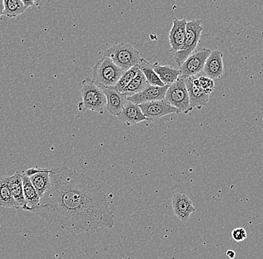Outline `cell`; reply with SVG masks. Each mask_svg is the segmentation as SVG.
I'll list each match as a JSON object with an SVG mask.
<instances>
[{
  "label": "cell",
  "mask_w": 263,
  "mask_h": 259,
  "mask_svg": "<svg viewBox=\"0 0 263 259\" xmlns=\"http://www.w3.org/2000/svg\"><path fill=\"white\" fill-rule=\"evenodd\" d=\"M50 180L40 206L30 212L72 232L115 226L106 194L95 180L65 165L51 169Z\"/></svg>",
  "instance_id": "cell-1"
},
{
  "label": "cell",
  "mask_w": 263,
  "mask_h": 259,
  "mask_svg": "<svg viewBox=\"0 0 263 259\" xmlns=\"http://www.w3.org/2000/svg\"><path fill=\"white\" fill-rule=\"evenodd\" d=\"M82 102L78 104L79 111H91L103 114L106 111L107 99L104 91L95 85L90 78L82 82Z\"/></svg>",
  "instance_id": "cell-2"
},
{
  "label": "cell",
  "mask_w": 263,
  "mask_h": 259,
  "mask_svg": "<svg viewBox=\"0 0 263 259\" xmlns=\"http://www.w3.org/2000/svg\"><path fill=\"white\" fill-rule=\"evenodd\" d=\"M123 73L124 71L117 66L111 59L102 56L93 67L91 80L103 90L114 88Z\"/></svg>",
  "instance_id": "cell-3"
},
{
  "label": "cell",
  "mask_w": 263,
  "mask_h": 259,
  "mask_svg": "<svg viewBox=\"0 0 263 259\" xmlns=\"http://www.w3.org/2000/svg\"><path fill=\"white\" fill-rule=\"evenodd\" d=\"M103 56L111 59L124 72L139 65L142 59L139 51L126 43L115 44L105 51Z\"/></svg>",
  "instance_id": "cell-4"
},
{
  "label": "cell",
  "mask_w": 263,
  "mask_h": 259,
  "mask_svg": "<svg viewBox=\"0 0 263 259\" xmlns=\"http://www.w3.org/2000/svg\"><path fill=\"white\" fill-rule=\"evenodd\" d=\"M203 26L201 19H194L187 22L185 42L182 50L174 54V59L178 66H181L185 61L195 52L201 37Z\"/></svg>",
  "instance_id": "cell-5"
},
{
  "label": "cell",
  "mask_w": 263,
  "mask_h": 259,
  "mask_svg": "<svg viewBox=\"0 0 263 259\" xmlns=\"http://www.w3.org/2000/svg\"><path fill=\"white\" fill-rule=\"evenodd\" d=\"M164 101L178 109L182 114H189L192 109L190 107V101L188 89L184 78H179L167 88Z\"/></svg>",
  "instance_id": "cell-6"
},
{
  "label": "cell",
  "mask_w": 263,
  "mask_h": 259,
  "mask_svg": "<svg viewBox=\"0 0 263 259\" xmlns=\"http://www.w3.org/2000/svg\"><path fill=\"white\" fill-rule=\"evenodd\" d=\"M211 52L212 51L207 48L200 49L194 52L180 67V78H186L196 76V75L203 71L205 61Z\"/></svg>",
  "instance_id": "cell-7"
},
{
  "label": "cell",
  "mask_w": 263,
  "mask_h": 259,
  "mask_svg": "<svg viewBox=\"0 0 263 259\" xmlns=\"http://www.w3.org/2000/svg\"><path fill=\"white\" fill-rule=\"evenodd\" d=\"M143 114L148 121H156L161 117L171 114H180L176 108L166 103L164 101L151 102L139 105Z\"/></svg>",
  "instance_id": "cell-8"
},
{
  "label": "cell",
  "mask_w": 263,
  "mask_h": 259,
  "mask_svg": "<svg viewBox=\"0 0 263 259\" xmlns=\"http://www.w3.org/2000/svg\"><path fill=\"white\" fill-rule=\"evenodd\" d=\"M184 81L188 89L191 109L193 110L196 108L197 109H201L208 103L210 95L207 94L200 87L198 77H189L184 78Z\"/></svg>",
  "instance_id": "cell-9"
},
{
  "label": "cell",
  "mask_w": 263,
  "mask_h": 259,
  "mask_svg": "<svg viewBox=\"0 0 263 259\" xmlns=\"http://www.w3.org/2000/svg\"><path fill=\"white\" fill-rule=\"evenodd\" d=\"M25 173L29 177L41 199L51 187L50 170L32 167Z\"/></svg>",
  "instance_id": "cell-10"
},
{
  "label": "cell",
  "mask_w": 263,
  "mask_h": 259,
  "mask_svg": "<svg viewBox=\"0 0 263 259\" xmlns=\"http://www.w3.org/2000/svg\"><path fill=\"white\" fill-rule=\"evenodd\" d=\"M172 203L174 214L182 222H187L192 214L196 211L192 200L184 193H174L172 196Z\"/></svg>",
  "instance_id": "cell-11"
},
{
  "label": "cell",
  "mask_w": 263,
  "mask_h": 259,
  "mask_svg": "<svg viewBox=\"0 0 263 259\" xmlns=\"http://www.w3.org/2000/svg\"><path fill=\"white\" fill-rule=\"evenodd\" d=\"M167 88H168L167 85L159 87L149 85L141 93L130 97H127V101L139 106L144 103H151V102L164 101Z\"/></svg>",
  "instance_id": "cell-12"
},
{
  "label": "cell",
  "mask_w": 263,
  "mask_h": 259,
  "mask_svg": "<svg viewBox=\"0 0 263 259\" xmlns=\"http://www.w3.org/2000/svg\"><path fill=\"white\" fill-rule=\"evenodd\" d=\"M187 21L185 19H179L175 18L173 21V26L169 33V43L171 52L173 53L179 52L183 47L186 32Z\"/></svg>",
  "instance_id": "cell-13"
},
{
  "label": "cell",
  "mask_w": 263,
  "mask_h": 259,
  "mask_svg": "<svg viewBox=\"0 0 263 259\" xmlns=\"http://www.w3.org/2000/svg\"><path fill=\"white\" fill-rule=\"evenodd\" d=\"M203 73L205 76L209 77L212 79L220 78L223 75V53L221 51H212L210 56L205 61Z\"/></svg>",
  "instance_id": "cell-14"
},
{
  "label": "cell",
  "mask_w": 263,
  "mask_h": 259,
  "mask_svg": "<svg viewBox=\"0 0 263 259\" xmlns=\"http://www.w3.org/2000/svg\"><path fill=\"white\" fill-rule=\"evenodd\" d=\"M107 99L106 111L118 117L128 103L127 97L114 88L103 90Z\"/></svg>",
  "instance_id": "cell-15"
},
{
  "label": "cell",
  "mask_w": 263,
  "mask_h": 259,
  "mask_svg": "<svg viewBox=\"0 0 263 259\" xmlns=\"http://www.w3.org/2000/svg\"><path fill=\"white\" fill-rule=\"evenodd\" d=\"M117 117L128 126L136 125L143 121H148L147 118L143 114L139 105L134 104L129 101L123 108L121 114Z\"/></svg>",
  "instance_id": "cell-16"
},
{
  "label": "cell",
  "mask_w": 263,
  "mask_h": 259,
  "mask_svg": "<svg viewBox=\"0 0 263 259\" xmlns=\"http://www.w3.org/2000/svg\"><path fill=\"white\" fill-rule=\"evenodd\" d=\"M23 185H24V198L26 201V206L24 210L30 211L31 210L40 206L41 198L31 183L29 177L26 176L25 173H23Z\"/></svg>",
  "instance_id": "cell-17"
},
{
  "label": "cell",
  "mask_w": 263,
  "mask_h": 259,
  "mask_svg": "<svg viewBox=\"0 0 263 259\" xmlns=\"http://www.w3.org/2000/svg\"><path fill=\"white\" fill-rule=\"evenodd\" d=\"M9 185L13 197L19 206L20 209H24L26 201L24 198L22 173L16 171L13 176H9Z\"/></svg>",
  "instance_id": "cell-18"
},
{
  "label": "cell",
  "mask_w": 263,
  "mask_h": 259,
  "mask_svg": "<svg viewBox=\"0 0 263 259\" xmlns=\"http://www.w3.org/2000/svg\"><path fill=\"white\" fill-rule=\"evenodd\" d=\"M154 70L164 85L170 86L178 80L181 75L180 69L174 68L168 65H160L156 63L153 65Z\"/></svg>",
  "instance_id": "cell-19"
},
{
  "label": "cell",
  "mask_w": 263,
  "mask_h": 259,
  "mask_svg": "<svg viewBox=\"0 0 263 259\" xmlns=\"http://www.w3.org/2000/svg\"><path fill=\"white\" fill-rule=\"evenodd\" d=\"M0 206L6 209H20L9 185V176L0 177Z\"/></svg>",
  "instance_id": "cell-20"
},
{
  "label": "cell",
  "mask_w": 263,
  "mask_h": 259,
  "mask_svg": "<svg viewBox=\"0 0 263 259\" xmlns=\"http://www.w3.org/2000/svg\"><path fill=\"white\" fill-rule=\"evenodd\" d=\"M149 85L145 76L143 74L142 72L139 70L136 76L132 80L131 83L123 90V94L126 97H130L134 95L138 94L144 91Z\"/></svg>",
  "instance_id": "cell-21"
},
{
  "label": "cell",
  "mask_w": 263,
  "mask_h": 259,
  "mask_svg": "<svg viewBox=\"0 0 263 259\" xmlns=\"http://www.w3.org/2000/svg\"><path fill=\"white\" fill-rule=\"evenodd\" d=\"M139 70L142 72L143 74L145 76L148 84L152 86L163 87L165 86L162 82L161 81L159 77L156 74L153 65L147 62L145 59H141L139 64Z\"/></svg>",
  "instance_id": "cell-22"
},
{
  "label": "cell",
  "mask_w": 263,
  "mask_h": 259,
  "mask_svg": "<svg viewBox=\"0 0 263 259\" xmlns=\"http://www.w3.org/2000/svg\"><path fill=\"white\" fill-rule=\"evenodd\" d=\"M4 15L8 18L19 17L26 10L22 0H4Z\"/></svg>",
  "instance_id": "cell-23"
},
{
  "label": "cell",
  "mask_w": 263,
  "mask_h": 259,
  "mask_svg": "<svg viewBox=\"0 0 263 259\" xmlns=\"http://www.w3.org/2000/svg\"><path fill=\"white\" fill-rule=\"evenodd\" d=\"M139 65L133 67V68L129 69L127 71H125L123 74L121 75L120 79L118 80V83L115 85L114 88L119 92H122L123 90L131 83L132 80L136 76L137 73L139 71Z\"/></svg>",
  "instance_id": "cell-24"
},
{
  "label": "cell",
  "mask_w": 263,
  "mask_h": 259,
  "mask_svg": "<svg viewBox=\"0 0 263 259\" xmlns=\"http://www.w3.org/2000/svg\"><path fill=\"white\" fill-rule=\"evenodd\" d=\"M198 81L200 87L203 88V91H204L207 94L210 95L213 92L215 88V85L213 79L209 78V77L205 76V75H202V76L198 77Z\"/></svg>",
  "instance_id": "cell-25"
},
{
  "label": "cell",
  "mask_w": 263,
  "mask_h": 259,
  "mask_svg": "<svg viewBox=\"0 0 263 259\" xmlns=\"http://www.w3.org/2000/svg\"><path fill=\"white\" fill-rule=\"evenodd\" d=\"M232 237L236 242H241L247 238V232L242 227L236 228L232 231Z\"/></svg>",
  "instance_id": "cell-26"
},
{
  "label": "cell",
  "mask_w": 263,
  "mask_h": 259,
  "mask_svg": "<svg viewBox=\"0 0 263 259\" xmlns=\"http://www.w3.org/2000/svg\"><path fill=\"white\" fill-rule=\"evenodd\" d=\"M22 1L26 9H27L28 8H30L32 7V6H34V3H35V2L32 1V0H22Z\"/></svg>",
  "instance_id": "cell-27"
},
{
  "label": "cell",
  "mask_w": 263,
  "mask_h": 259,
  "mask_svg": "<svg viewBox=\"0 0 263 259\" xmlns=\"http://www.w3.org/2000/svg\"><path fill=\"white\" fill-rule=\"evenodd\" d=\"M5 6L4 0H0V17L4 15Z\"/></svg>",
  "instance_id": "cell-28"
},
{
  "label": "cell",
  "mask_w": 263,
  "mask_h": 259,
  "mask_svg": "<svg viewBox=\"0 0 263 259\" xmlns=\"http://www.w3.org/2000/svg\"><path fill=\"white\" fill-rule=\"evenodd\" d=\"M226 254L230 259H233L236 256V252L233 250H228Z\"/></svg>",
  "instance_id": "cell-29"
}]
</instances>
